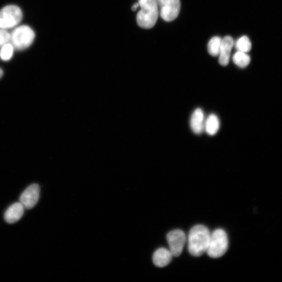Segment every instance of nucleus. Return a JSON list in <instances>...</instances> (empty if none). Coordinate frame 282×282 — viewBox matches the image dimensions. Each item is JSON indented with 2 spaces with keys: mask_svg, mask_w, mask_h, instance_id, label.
Here are the masks:
<instances>
[{
  "mask_svg": "<svg viewBox=\"0 0 282 282\" xmlns=\"http://www.w3.org/2000/svg\"><path fill=\"white\" fill-rule=\"evenodd\" d=\"M211 234L209 229L203 225L193 227L189 234L188 249L194 257L202 256L207 251L209 246Z\"/></svg>",
  "mask_w": 282,
  "mask_h": 282,
  "instance_id": "f257e3e1",
  "label": "nucleus"
},
{
  "mask_svg": "<svg viewBox=\"0 0 282 282\" xmlns=\"http://www.w3.org/2000/svg\"><path fill=\"white\" fill-rule=\"evenodd\" d=\"M138 3L140 10L136 17L137 24L145 29L153 28L159 14L157 0H138Z\"/></svg>",
  "mask_w": 282,
  "mask_h": 282,
  "instance_id": "f03ea898",
  "label": "nucleus"
},
{
  "mask_svg": "<svg viewBox=\"0 0 282 282\" xmlns=\"http://www.w3.org/2000/svg\"><path fill=\"white\" fill-rule=\"evenodd\" d=\"M229 239L226 232L221 229H217L211 234L209 246L207 252L212 258L223 256L227 251Z\"/></svg>",
  "mask_w": 282,
  "mask_h": 282,
  "instance_id": "7ed1b4c3",
  "label": "nucleus"
},
{
  "mask_svg": "<svg viewBox=\"0 0 282 282\" xmlns=\"http://www.w3.org/2000/svg\"><path fill=\"white\" fill-rule=\"evenodd\" d=\"M35 36V33L31 27L23 25L16 28L12 32L11 42L14 48L22 50L32 45Z\"/></svg>",
  "mask_w": 282,
  "mask_h": 282,
  "instance_id": "20e7f679",
  "label": "nucleus"
},
{
  "mask_svg": "<svg viewBox=\"0 0 282 282\" xmlns=\"http://www.w3.org/2000/svg\"><path fill=\"white\" fill-rule=\"evenodd\" d=\"M22 12L16 6H8L0 11V29H9L14 27L21 21Z\"/></svg>",
  "mask_w": 282,
  "mask_h": 282,
  "instance_id": "39448f33",
  "label": "nucleus"
},
{
  "mask_svg": "<svg viewBox=\"0 0 282 282\" xmlns=\"http://www.w3.org/2000/svg\"><path fill=\"white\" fill-rule=\"evenodd\" d=\"M159 15L166 22L174 21L180 10V0H157Z\"/></svg>",
  "mask_w": 282,
  "mask_h": 282,
  "instance_id": "423d86ee",
  "label": "nucleus"
},
{
  "mask_svg": "<svg viewBox=\"0 0 282 282\" xmlns=\"http://www.w3.org/2000/svg\"><path fill=\"white\" fill-rule=\"evenodd\" d=\"M186 239L185 233L180 230H175L168 233L167 240L173 256L177 257L181 255L184 249Z\"/></svg>",
  "mask_w": 282,
  "mask_h": 282,
  "instance_id": "0eeeda50",
  "label": "nucleus"
},
{
  "mask_svg": "<svg viewBox=\"0 0 282 282\" xmlns=\"http://www.w3.org/2000/svg\"><path fill=\"white\" fill-rule=\"evenodd\" d=\"M40 194V187L37 184H33L26 188L20 196V203L25 209H31L37 204Z\"/></svg>",
  "mask_w": 282,
  "mask_h": 282,
  "instance_id": "6e6552de",
  "label": "nucleus"
},
{
  "mask_svg": "<svg viewBox=\"0 0 282 282\" xmlns=\"http://www.w3.org/2000/svg\"><path fill=\"white\" fill-rule=\"evenodd\" d=\"M234 45L233 38L226 36L221 40L219 53V64L222 66H227L230 62L231 50Z\"/></svg>",
  "mask_w": 282,
  "mask_h": 282,
  "instance_id": "1a4fd4ad",
  "label": "nucleus"
},
{
  "mask_svg": "<svg viewBox=\"0 0 282 282\" xmlns=\"http://www.w3.org/2000/svg\"><path fill=\"white\" fill-rule=\"evenodd\" d=\"M24 207L20 203H15L6 211L5 219L9 224H13L21 218L24 213Z\"/></svg>",
  "mask_w": 282,
  "mask_h": 282,
  "instance_id": "9d476101",
  "label": "nucleus"
},
{
  "mask_svg": "<svg viewBox=\"0 0 282 282\" xmlns=\"http://www.w3.org/2000/svg\"><path fill=\"white\" fill-rule=\"evenodd\" d=\"M172 257L173 255L170 250L164 248H160L156 250L153 254V263L156 267H164L171 263Z\"/></svg>",
  "mask_w": 282,
  "mask_h": 282,
  "instance_id": "9b49d317",
  "label": "nucleus"
},
{
  "mask_svg": "<svg viewBox=\"0 0 282 282\" xmlns=\"http://www.w3.org/2000/svg\"><path fill=\"white\" fill-rule=\"evenodd\" d=\"M205 115L204 111L197 108L192 115L190 120V126L192 131L196 134L202 133L205 127Z\"/></svg>",
  "mask_w": 282,
  "mask_h": 282,
  "instance_id": "f8f14e48",
  "label": "nucleus"
},
{
  "mask_svg": "<svg viewBox=\"0 0 282 282\" xmlns=\"http://www.w3.org/2000/svg\"><path fill=\"white\" fill-rule=\"evenodd\" d=\"M219 128V121L216 115L211 114L205 120V127L206 133L211 136L215 135Z\"/></svg>",
  "mask_w": 282,
  "mask_h": 282,
  "instance_id": "ddd939ff",
  "label": "nucleus"
},
{
  "mask_svg": "<svg viewBox=\"0 0 282 282\" xmlns=\"http://www.w3.org/2000/svg\"><path fill=\"white\" fill-rule=\"evenodd\" d=\"M234 64L240 68L247 67L250 63V57L246 53L238 51L233 57Z\"/></svg>",
  "mask_w": 282,
  "mask_h": 282,
  "instance_id": "4468645a",
  "label": "nucleus"
},
{
  "mask_svg": "<svg viewBox=\"0 0 282 282\" xmlns=\"http://www.w3.org/2000/svg\"><path fill=\"white\" fill-rule=\"evenodd\" d=\"M221 38L214 37L210 40L208 45L209 53L213 57H217L219 55L221 42Z\"/></svg>",
  "mask_w": 282,
  "mask_h": 282,
  "instance_id": "2eb2a0df",
  "label": "nucleus"
},
{
  "mask_svg": "<svg viewBox=\"0 0 282 282\" xmlns=\"http://www.w3.org/2000/svg\"><path fill=\"white\" fill-rule=\"evenodd\" d=\"M235 47L239 51L249 52L251 49V43L249 38L244 36L239 38L235 44Z\"/></svg>",
  "mask_w": 282,
  "mask_h": 282,
  "instance_id": "dca6fc26",
  "label": "nucleus"
},
{
  "mask_svg": "<svg viewBox=\"0 0 282 282\" xmlns=\"http://www.w3.org/2000/svg\"><path fill=\"white\" fill-rule=\"evenodd\" d=\"M14 47L11 44H8L4 46L0 51V58L4 61H8L12 57Z\"/></svg>",
  "mask_w": 282,
  "mask_h": 282,
  "instance_id": "f3484780",
  "label": "nucleus"
},
{
  "mask_svg": "<svg viewBox=\"0 0 282 282\" xmlns=\"http://www.w3.org/2000/svg\"><path fill=\"white\" fill-rule=\"evenodd\" d=\"M11 34L6 29H0V47L8 44L11 42Z\"/></svg>",
  "mask_w": 282,
  "mask_h": 282,
  "instance_id": "a211bd4d",
  "label": "nucleus"
},
{
  "mask_svg": "<svg viewBox=\"0 0 282 282\" xmlns=\"http://www.w3.org/2000/svg\"><path fill=\"white\" fill-rule=\"evenodd\" d=\"M139 7L138 3L135 4L132 8V10L133 11H136V10Z\"/></svg>",
  "mask_w": 282,
  "mask_h": 282,
  "instance_id": "6ab92c4d",
  "label": "nucleus"
},
{
  "mask_svg": "<svg viewBox=\"0 0 282 282\" xmlns=\"http://www.w3.org/2000/svg\"><path fill=\"white\" fill-rule=\"evenodd\" d=\"M3 74H4L3 71L1 69H0V78L2 77V76H3Z\"/></svg>",
  "mask_w": 282,
  "mask_h": 282,
  "instance_id": "aec40b11",
  "label": "nucleus"
}]
</instances>
